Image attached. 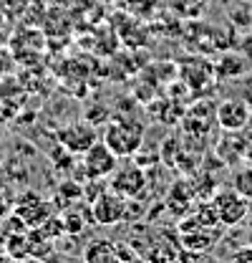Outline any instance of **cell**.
Instances as JSON below:
<instances>
[{"label": "cell", "instance_id": "cell-1", "mask_svg": "<svg viewBox=\"0 0 252 263\" xmlns=\"http://www.w3.org/2000/svg\"><path fill=\"white\" fill-rule=\"evenodd\" d=\"M144 134H146V124L141 119H136L134 114H111V119L103 127L101 139L109 144V149L116 157L126 160L141 147Z\"/></svg>", "mask_w": 252, "mask_h": 263}, {"label": "cell", "instance_id": "cell-2", "mask_svg": "<svg viewBox=\"0 0 252 263\" xmlns=\"http://www.w3.org/2000/svg\"><path fill=\"white\" fill-rule=\"evenodd\" d=\"M215 109H217V106H215L209 99L194 101L192 106H187V109H184V117H182V122H179L184 139H189V142H192V139H194V142L209 139V134L215 129V124H217Z\"/></svg>", "mask_w": 252, "mask_h": 263}, {"label": "cell", "instance_id": "cell-3", "mask_svg": "<svg viewBox=\"0 0 252 263\" xmlns=\"http://www.w3.org/2000/svg\"><path fill=\"white\" fill-rule=\"evenodd\" d=\"M247 202H250V200H245L240 193H235L232 187L215 190V195L209 197V205H212V210H215L217 223H220V226H227V228L240 226V223L250 215V205H247Z\"/></svg>", "mask_w": 252, "mask_h": 263}, {"label": "cell", "instance_id": "cell-4", "mask_svg": "<svg viewBox=\"0 0 252 263\" xmlns=\"http://www.w3.org/2000/svg\"><path fill=\"white\" fill-rule=\"evenodd\" d=\"M109 187L121 197H141L146 190V170L139 167L131 157H126V162L116 164V170L109 175Z\"/></svg>", "mask_w": 252, "mask_h": 263}, {"label": "cell", "instance_id": "cell-5", "mask_svg": "<svg viewBox=\"0 0 252 263\" xmlns=\"http://www.w3.org/2000/svg\"><path fill=\"white\" fill-rule=\"evenodd\" d=\"M177 76L179 81L187 84V89L192 94H204L217 84V73H215V64L194 56V59H184L182 64L177 66Z\"/></svg>", "mask_w": 252, "mask_h": 263}, {"label": "cell", "instance_id": "cell-6", "mask_svg": "<svg viewBox=\"0 0 252 263\" xmlns=\"http://www.w3.org/2000/svg\"><path fill=\"white\" fill-rule=\"evenodd\" d=\"M119 160L121 157H116L103 139H96L94 144L83 152L81 172H83L86 180H109V175L116 170Z\"/></svg>", "mask_w": 252, "mask_h": 263}, {"label": "cell", "instance_id": "cell-7", "mask_svg": "<svg viewBox=\"0 0 252 263\" xmlns=\"http://www.w3.org/2000/svg\"><path fill=\"white\" fill-rule=\"evenodd\" d=\"M58 142L66 152L71 155H83L96 139H98V132H96L94 124H89L86 119H78V122H68L66 127L58 129Z\"/></svg>", "mask_w": 252, "mask_h": 263}, {"label": "cell", "instance_id": "cell-8", "mask_svg": "<svg viewBox=\"0 0 252 263\" xmlns=\"http://www.w3.org/2000/svg\"><path fill=\"white\" fill-rule=\"evenodd\" d=\"M215 114L222 132H242L252 119V109L245 99H224L217 104Z\"/></svg>", "mask_w": 252, "mask_h": 263}, {"label": "cell", "instance_id": "cell-9", "mask_svg": "<svg viewBox=\"0 0 252 263\" xmlns=\"http://www.w3.org/2000/svg\"><path fill=\"white\" fill-rule=\"evenodd\" d=\"M91 215H94V223H98V226H119V223H124L126 197H121L119 193H114L109 187L106 193H101L91 202Z\"/></svg>", "mask_w": 252, "mask_h": 263}, {"label": "cell", "instance_id": "cell-10", "mask_svg": "<svg viewBox=\"0 0 252 263\" xmlns=\"http://www.w3.org/2000/svg\"><path fill=\"white\" fill-rule=\"evenodd\" d=\"M15 215H18L26 226L38 228V226H43V223L51 218V208H48V202L40 195L26 193V195L15 202Z\"/></svg>", "mask_w": 252, "mask_h": 263}, {"label": "cell", "instance_id": "cell-11", "mask_svg": "<svg viewBox=\"0 0 252 263\" xmlns=\"http://www.w3.org/2000/svg\"><path fill=\"white\" fill-rule=\"evenodd\" d=\"M250 71V61L237 51V53H232V51H224L222 53V59L215 64V73H217V81H232V79H240V76H245Z\"/></svg>", "mask_w": 252, "mask_h": 263}, {"label": "cell", "instance_id": "cell-12", "mask_svg": "<svg viewBox=\"0 0 252 263\" xmlns=\"http://www.w3.org/2000/svg\"><path fill=\"white\" fill-rule=\"evenodd\" d=\"M83 263H124L119 256V248L106 240V238H96L83 248Z\"/></svg>", "mask_w": 252, "mask_h": 263}, {"label": "cell", "instance_id": "cell-13", "mask_svg": "<svg viewBox=\"0 0 252 263\" xmlns=\"http://www.w3.org/2000/svg\"><path fill=\"white\" fill-rule=\"evenodd\" d=\"M232 190L240 193L245 200H252V164L237 167L232 172Z\"/></svg>", "mask_w": 252, "mask_h": 263}, {"label": "cell", "instance_id": "cell-14", "mask_svg": "<svg viewBox=\"0 0 252 263\" xmlns=\"http://www.w3.org/2000/svg\"><path fill=\"white\" fill-rule=\"evenodd\" d=\"M131 160L139 164V167H144V170H149L152 164L161 162V155H159V147H149L146 142H141V147L131 155Z\"/></svg>", "mask_w": 252, "mask_h": 263}, {"label": "cell", "instance_id": "cell-15", "mask_svg": "<svg viewBox=\"0 0 252 263\" xmlns=\"http://www.w3.org/2000/svg\"><path fill=\"white\" fill-rule=\"evenodd\" d=\"M83 119H86L89 124H94V127H98V124H106V122L111 119V109H109L103 101H94V106H89V109H86Z\"/></svg>", "mask_w": 252, "mask_h": 263}, {"label": "cell", "instance_id": "cell-16", "mask_svg": "<svg viewBox=\"0 0 252 263\" xmlns=\"http://www.w3.org/2000/svg\"><path fill=\"white\" fill-rule=\"evenodd\" d=\"M13 193H10V187H8V182H3L0 180V218H8V213L13 210Z\"/></svg>", "mask_w": 252, "mask_h": 263}, {"label": "cell", "instance_id": "cell-17", "mask_svg": "<svg viewBox=\"0 0 252 263\" xmlns=\"http://www.w3.org/2000/svg\"><path fill=\"white\" fill-rule=\"evenodd\" d=\"M237 48H240V53H242L247 61H252V35H250V33H247V35L240 41V46H237Z\"/></svg>", "mask_w": 252, "mask_h": 263}, {"label": "cell", "instance_id": "cell-18", "mask_svg": "<svg viewBox=\"0 0 252 263\" xmlns=\"http://www.w3.org/2000/svg\"><path fill=\"white\" fill-rule=\"evenodd\" d=\"M98 3H119V0H98Z\"/></svg>", "mask_w": 252, "mask_h": 263}]
</instances>
